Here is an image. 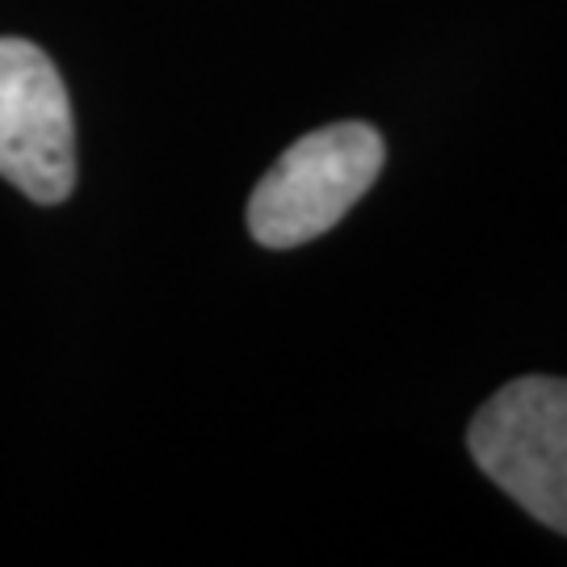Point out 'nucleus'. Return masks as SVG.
Segmentation results:
<instances>
[{
	"mask_svg": "<svg viewBox=\"0 0 567 567\" xmlns=\"http://www.w3.org/2000/svg\"><path fill=\"white\" fill-rule=\"evenodd\" d=\"M386 161L370 122H332L290 143L248 198V231L261 248H299L341 224L370 194Z\"/></svg>",
	"mask_w": 567,
	"mask_h": 567,
	"instance_id": "1",
	"label": "nucleus"
},
{
	"mask_svg": "<svg viewBox=\"0 0 567 567\" xmlns=\"http://www.w3.org/2000/svg\"><path fill=\"white\" fill-rule=\"evenodd\" d=\"M471 463L534 522L567 538V379L505 383L466 429Z\"/></svg>",
	"mask_w": 567,
	"mask_h": 567,
	"instance_id": "2",
	"label": "nucleus"
},
{
	"mask_svg": "<svg viewBox=\"0 0 567 567\" xmlns=\"http://www.w3.org/2000/svg\"><path fill=\"white\" fill-rule=\"evenodd\" d=\"M0 177L42 206L76 189V126L60 68L25 39H0Z\"/></svg>",
	"mask_w": 567,
	"mask_h": 567,
	"instance_id": "3",
	"label": "nucleus"
}]
</instances>
